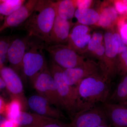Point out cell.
Returning a JSON list of instances; mask_svg holds the SVG:
<instances>
[{
    "mask_svg": "<svg viewBox=\"0 0 127 127\" xmlns=\"http://www.w3.org/2000/svg\"><path fill=\"white\" fill-rule=\"evenodd\" d=\"M97 127H111V126H110V125H108L107 124H104V125H101V126Z\"/></svg>",
    "mask_w": 127,
    "mask_h": 127,
    "instance_id": "cell-35",
    "label": "cell"
},
{
    "mask_svg": "<svg viewBox=\"0 0 127 127\" xmlns=\"http://www.w3.org/2000/svg\"><path fill=\"white\" fill-rule=\"evenodd\" d=\"M1 25H0V27Z\"/></svg>",
    "mask_w": 127,
    "mask_h": 127,
    "instance_id": "cell-38",
    "label": "cell"
},
{
    "mask_svg": "<svg viewBox=\"0 0 127 127\" xmlns=\"http://www.w3.org/2000/svg\"><path fill=\"white\" fill-rule=\"evenodd\" d=\"M6 105L4 101L2 98L0 97V115L4 113Z\"/></svg>",
    "mask_w": 127,
    "mask_h": 127,
    "instance_id": "cell-32",
    "label": "cell"
},
{
    "mask_svg": "<svg viewBox=\"0 0 127 127\" xmlns=\"http://www.w3.org/2000/svg\"></svg>",
    "mask_w": 127,
    "mask_h": 127,
    "instance_id": "cell-39",
    "label": "cell"
},
{
    "mask_svg": "<svg viewBox=\"0 0 127 127\" xmlns=\"http://www.w3.org/2000/svg\"><path fill=\"white\" fill-rule=\"evenodd\" d=\"M27 103L28 106L35 113L58 120L64 118L60 109L52 106V104L47 100L39 95L30 96Z\"/></svg>",
    "mask_w": 127,
    "mask_h": 127,
    "instance_id": "cell-12",
    "label": "cell"
},
{
    "mask_svg": "<svg viewBox=\"0 0 127 127\" xmlns=\"http://www.w3.org/2000/svg\"><path fill=\"white\" fill-rule=\"evenodd\" d=\"M113 36L117 48L118 53V54H121L127 50V46L123 41L120 34L118 33H113Z\"/></svg>",
    "mask_w": 127,
    "mask_h": 127,
    "instance_id": "cell-25",
    "label": "cell"
},
{
    "mask_svg": "<svg viewBox=\"0 0 127 127\" xmlns=\"http://www.w3.org/2000/svg\"><path fill=\"white\" fill-rule=\"evenodd\" d=\"M121 58L122 61V67L124 70H127V50L121 53Z\"/></svg>",
    "mask_w": 127,
    "mask_h": 127,
    "instance_id": "cell-31",
    "label": "cell"
},
{
    "mask_svg": "<svg viewBox=\"0 0 127 127\" xmlns=\"http://www.w3.org/2000/svg\"><path fill=\"white\" fill-rule=\"evenodd\" d=\"M45 44L39 40H31L23 58L22 71L32 84L39 73L47 65L43 52Z\"/></svg>",
    "mask_w": 127,
    "mask_h": 127,
    "instance_id": "cell-4",
    "label": "cell"
},
{
    "mask_svg": "<svg viewBox=\"0 0 127 127\" xmlns=\"http://www.w3.org/2000/svg\"><path fill=\"white\" fill-rule=\"evenodd\" d=\"M23 109H25V108L20 99L13 97L11 101L6 105L4 113L7 119L15 120L19 116Z\"/></svg>",
    "mask_w": 127,
    "mask_h": 127,
    "instance_id": "cell-20",
    "label": "cell"
},
{
    "mask_svg": "<svg viewBox=\"0 0 127 127\" xmlns=\"http://www.w3.org/2000/svg\"><path fill=\"white\" fill-rule=\"evenodd\" d=\"M57 15L69 20L75 16L76 6L74 0H61L55 2Z\"/></svg>",
    "mask_w": 127,
    "mask_h": 127,
    "instance_id": "cell-18",
    "label": "cell"
},
{
    "mask_svg": "<svg viewBox=\"0 0 127 127\" xmlns=\"http://www.w3.org/2000/svg\"><path fill=\"white\" fill-rule=\"evenodd\" d=\"M102 106L111 127H127V104L107 102Z\"/></svg>",
    "mask_w": 127,
    "mask_h": 127,
    "instance_id": "cell-13",
    "label": "cell"
},
{
    "mask_svg": "<svg viewBox=\"0 0 127 127\" xmlns=\"http://www.w3.org/2000/svg\"><path fill=\"white\" fill-rule=\"evenodd\" d=\"M108 102L127 104V76L119 83L113 93L111 94Z\"/></svg>",
    "mask_w": 127,
    "mask_h": 127,
    "instance_id": "cell-19",
    "label": "cell"
},
{
    "mask_svg": "<svg viewBox=\"0 0 127 127\" xmlns=\"http://www.w3.org/2000/svg\"><path fill=\"white\" fill-rule=\"evenodd\" d=\"M0 127H21L15 120L6 119L0 125Z\"/></svg>",
    "mask_w": 127,
    "mask_h": 127,
    "instance_id": "cell-29",
    "label": "cell"
},
{
    "mask_svg": "<svg viewBox=\"0 0 127 127\" xmlns=\"http://www.w3.org/2000/svg\"><path fill=\"white\" fill-rule=\"evenodd\" d=\"M99 14L100 17L96 25L104 28L112 26L118 18V13L115 7L112 6L103 7Z\"/></svg>",
    "mask_w": 127,
    "mask_h": 127,
    "instance_id": "cell-17",
    "label": "cell"
},
{
    "mask_svg": "<svg viewBox=\"0 0 127 127\" xmlns=\"http://www.w3.org/2000/svg\"><path fill=\"white\" fill-rule=\"evenodd\" d=\"M14 39L11 36L0 38V70L4 67L5 63L7 60L8 49Z\"/></svg>",
    "mask_w": 127,
    "mask_h": 127,
    "instance_id": "cell-22",
    "label": "cell"
},
{
    "mask_svg": "<svg viewBox=\"0 0 127 127\" xmlns=\"http://www.w3.org/2000/svg\"><path fill=\"white\" fill-rule=\"evenodd\" d=\"M90 30L88 26L78 24L71 30L67 43L72 42L86 34H89Z\"/></svg>",
    "mask_w": 127,
    "mask_h": 127,
    "instance_id": "cell-23",
    "label": "cell"
},
{
    "mask_svg": "<svg viewBox=\"0 0 127 127\" xmlns=\"http://www.w3.org/2000/svg\"><path fill=\"white\" fill-rule=\"evenodd\" d=\"M114 7L118 13L120 14H127V5L122 1H116L114 2Z\"/></svg>",
    "mask_w": 127,
    "mask_h": 127,
    "instance_id": "cell-27",
    "label": "cell"
},
{
    "mask_svg": "<svg viewBox=\"0 0 127 127\" xmlns=\"http://www.w3.org/2000/svg\"><path fill=\"white\" fill-rule=\"evenodd\" d=\"M6 87L5 84L2 78L0 77V89H2Z\"/></svg>",
    "mask_w": 127,
    "mask_h": 127,
    "instance_id": "cell-33",
    "label": "cell"
},
{
    "mask_svg": "<svg viewBox=\"0 0 127 127\" xmlns=\"http://www.w3.org/2000/svg\"><path fill=\"white\" fill-rule=\"evenodd\" d=\"M75 87L78 112L90 109L97 103L107 102L111 95L110 78L103 72L86 78Z\"/></svg>",
    "mask_w": 127,
    "mask_h": 127,
    "instance_id": "cell-1",
    "label": "cell"
},
{
    "mask_svg": "<svg viewBox=\"0 0 127 127\" xmlns=\"http://www.w3.org/2000/svg\"><path fill=\"white\" fill-rule=\"evenodd\" d=\"M1 2V0H0V4ZM4 16L0 15V21H2L4 19Z\"/></svg>",
    "mask_w": 127,
    "mask_h": 127,
    "instance_id": "cell-36",
    "label": "cell"
},
{
    "mask_svg": "<svg viewBox=\"0 0 127 127\" xmlns=\"http://www.w3.org/2000/svg\"><path fill=\"white\" fill-rule=\"evenodd\" d=\"M31 36L28 35L22 38H15L9 46L7 61L11 68L18 73L22 70L23 58L26 52Z\"/></svg>",
    "mask_w": 127,
    "mask_h": 127,
    "instance_id": "cell-9",
    "label": "cell"
},
{
    "mask_svg": "<svg viewBox=\"0 0 127 127\" xmlns=\"http://www.w3.org/2000/svg\"><path fill=\"white\" fill-rule=\"evenodd\" d=\"M75 16L78 23L85 26L96 25L100 15L98 12L91 8L76 9Z\"/></svg>",
    "mask_w": 127,
    "mask_h": 127,
    "instance_id": "cell-16",
    "label": "cell"
},
{
    "mask_svg": "<svg viewBox=\"0 0 127 127\" xmlns=\"http://www.w3.org/2000/svg\"><path fill=\"white\" fill-rule=\"evenodd\" d=\"M120 32V35L123 41L127 45V23L121 25Z\"/></svg>",
    "mask_w": 127,
    "mask_h": 127,
    "instance_id": "cell-28",
    "label": "cell"
},
{
    "mask_svg": "<svg viewBox=\"0 0 127 127\" xmlns=\"http://www.w3.org/2000/svg\"><path fill=\"white\" fill-rule=\"evenodd\" d=\"M33 84L39 95L58 109H62L56 83L48 65L37 77Z\"/></svg>",
    "mask_w": 127,
    "mask_h": 127,
    "instance_id": "cell-6",
    "label": "cell"
},
{
    "mask_svg": "<svg viewBox=\"0 0 127 127\" xmlns=\"http://www.w3.org/2000/svg\"><path fill=\"white\" fill-rule=\"evenodd\" d=\"M122 1L124 4L127 5V0H123Z\"/></svg>",
    "mask_w": 127,
    "mask_h": 127,
    "instance_id": "cell-37",
    "label": "cell"
},
{
    "mask_svg": "<svg viewBox=\"0 0 127 127\" xmlns=\"http://www.w3.org/2000/svg\"><path fill=\"white\" fill-rule=\"evenodd\" d=\"M38 0H28L18 10L6 17L0 27V32L5 29L23 24L33 13Z\"/></svg>",
    "mask_w": 127,
    "mask_h": 127,
    "instance_id": "cell-11",
    "label": "cell"
},
{
    "mask_svg": "<svg viewBox=\"0 0 127 127\" xmlns=\"http://www.w3.org/2000/svg\"><path fill=\"white\" fill-rule=\"evenodd\" d=\"M56 120L35 113H30L22 111L15 120L21 127H40Z\"/></svg>",
    "mask_w": 127,
    "mask_h": 127,
    "instance_id": "cell-15",
    "label": "cell"
},
{
    "mask_svg": "<svg viewBox=\"0 0 127 127\" xmlns=\"http://www.w3.org/2000/svg\"><path fill=\"white\" fill-rule=\"evenodd\" d=\"M107 117L102 105L96 106L75 114L69 127H97L107 124Z\"/></svg>",
    "mask_w": 127,
    "mask_h": 127,
    "instance_id": "cell-7",
    "label": "cell"
},
{
    "mask_svg": "<svg viewBox=\"0 0 127 127\" xmlns=\"http://www.w3.org/2000/svg\"><path fill=\"white\" fill-rule=\"evenodd\" d=\"M102 72H103L99 64L93 60L88 59L83 64L78 66L63 69V75L67 84L75 86L83 79Z\"/></svg>",
    "mask_w": 127,
    "mask_h": 127,
    "instance_id": "cell-8",
    "label": "cell"
},
{
    "mask_svg": "<svg viewBox=\"0 0 127 127\" xmlns=\"http://www.w3.org/2000/svg\"><path fill=\"white\" fill-rule=\"evenodd\" d=\"M0 74L8 91L13 97L20 99L26 108L28 106L27 100L25 97L23 83L18 73L11 67L4 66L0 70Z\"/></svg>",
    "mask_w": 127,
    "mask_h": 127,
    "instance_id": "cell-10",
    "label": "cell"
},
{
    "mask_svg": "<svg viewBox=\"0 0 127 127\" xmlns=\"http://www.w3.org/2000/svg\"><path fill=\"white\" fill-rule=\"evenodd\" d=\"M104 35L100 32H95L92 35L87 51L93 54L96 50H98L103 45Z\"/></svg>",
    "mask_w": 127,
    "mask_h": 127,
    "instance_id": "cell-24",
    "label": "cell"
},
{
    "mask_svg": "<svg viewBox=\"0 0 127 127\" xmlns=\"http://www.w3.org/2000/svg\"><path fill=\"white\" fill-rule=\"evenodd\" d=\"M45 49L50 54L52 61L63 69L78 66L87 60L67 45H46Z\"/></svg>",
    "mask_w": 127,
    "mask_h": 127,
    "instance_id": "cell-5",
    "label": "cell"
},
{
    "mask_svg": "<svg viewBox=\"0 0 127 127\" xmlns=\"http://www.w3.org/2000/svg\"><path fill=\"white\" fill-rule=\"evenodd\" d=\"M70 21L57 15L49 38V45L67 43L71 31Z\"/></svg>",
    "mask_w": 127,
    "mask_h": 127,
    "instance_id": "cell-14",
    "label": "cell"
},
{
    "mask_svg": "<svg viewBox=\"0 0 127 127\" xmlns=\"http://www.w3.org/2000/svg\"><path fill=\"white\" fill-rule=\"evenodd\" d=\"M25 0H1L0 15L6 17L16 11L26 2Z\"/></svg>",
    "mask_w": 127,
    "mask_h": 127,
    "instance_id": "cell-21",
    "label": "cell"
},
{
    "mask_svg": "<svg viewBox=\"0 0 127 127\" xmlns=\"http://www.w3.org/2000/svg\"><path fill=\"white\" fill-rule=\"evenodd\" d=\"M40 127H68V124H65L61 122L59 120H55L52 122L42 126Z\"/></svg>",
    "mask_w": 127,
    "mask_h": 127,
    "instance_id": "cell-30",
    "label": "cell"
},
{
    "mask_svg": "<svg viewBox=\"0 0 127 127\" xmlns=\"http://www.w3.org/2000/svg\"><path fill=\"white\" fill-rule=\"evenodd\" d=\"M76 7L77 9H84L91 8L93 1L91 0H74Z\"/></svg>",
    "mask_w": 127,
    "mask_h": 127,
    "instance_id": "cell-26",
    "label": "cell"
},
{
    "mask_svg": "<svg viewBox=\"0 0 127 127\" xmlns=\"http://www.w3.org/2000/svg\"><path fill=\"white\" fill-rule=\"evenodd\" d=\"M56 16L55 1L38 0L33 13L23 23V28L30 36L49 45L50 33Z\"/></svg>",
    "mask_w": 127,
    "mask_h": 127,
    "instance_id": "cell-2",
    "label": "cell"
},
{
    "mask_svg": "<svg viewBox=\"0 0 127 127\" xmlns=\"http://www.w3.org/2000/svg\"><path fill=\"white\" fill-rule=\"evenodd\" d=\"M6 118L4 117V116L0 115V125H1L2 123H3L5 120L6 119Z\"/></svg>",
    "mask_w": 127,
    "mask_h": 127,
    "instance_id": "cell-34",
    "label": "cell"
},
{
    "mask_svg": "<svg viewBox=\"0 0 127 127\" xmlns=\"http://www.w3.org/2000/svg\"><path fill=\"white\" fill-rule=\"evenodd\" d=\"M49 68L56 83L62 109L66 111L72 117L78 112L76 88L66 83L63 75V68L55 62H51Z\"/></svg>",
    "mask_w": 127,
    "mask_h": 127,
    "instance_id": "cell-3",
    "label": "cell"
}]
</instances>
